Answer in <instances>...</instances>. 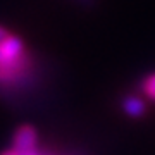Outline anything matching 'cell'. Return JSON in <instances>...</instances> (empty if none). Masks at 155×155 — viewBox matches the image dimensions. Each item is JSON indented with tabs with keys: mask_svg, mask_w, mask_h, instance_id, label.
<instances>
[{
	"mask_svg": "<svg viewBox=\"0 0 155 155\" xmlns=\"http://www.w3.org/2000/svg\"><path fill=\"white\" fill-rule=\"evenodd\" d=\"M36 143H38V133H36V129L33 126L24 124L14 134L12 150L17 155H26L29 152H35L36 150Z\"/></svg>",
	"mask_w": 155,
	"mask_h": 155,
	"instance_id": "1",
	"label": "cell"
},
{
	"mask_svg": "<svg viewBox=\"0 0 155 155\" xmlns=\"http://www.w3.org/2000/svg\"><path fill=\"white\" fill-rule=\"evenodd\" d=\"M24 54H26V48L21 38L7 35L4 40H0V64H11Z\"/></svg>",
	"mask_w": 155,
	"mask_h": 155,
	"instance_id": "2",
	"label": "cell"
},
{
	"mask_svg": "<svg viewBox=\"0 0 155 155\" xmlns=\"http://www.w3.org/2000/svg\"><path fill=\"white\" fill-rule=\"evenodd\" d=\"M122 109L127 116L131 117H140L145 112V104L143 100L138 98V97H126L124 102H122Z\"/></svg>",
	"mask_w": 155,
	"mask_h": 155,
	"instance_id": "3",
	"label": "cell"
},
{
	"mask_svg": "<svg viewBox=\"0 0 155 155\" xmlns=\"http://www.w3.org/2000/svg\"><path fill=\"white\" fill-rule=\"evenodd\" d=\"M141 90H143V93L148 97V98L155 100V72L153 74H148V76L143 79V83H141Z\"/></svg>",
	"mask_w": 155,
	"mask_h": 155,
	"instance_id": "4",
	"label": "cell"
},
{
	"mask_svg": "<svg viewBox=\"0 0 155 155\" xmlns=\"http://www.w3.org/2000/svg\"><path fill=\"white\" fill-rule=\"evenodd\" d=\"M81 5H93L95 4V0H78Z\"/></svg>",
	"mask_w": 155,
	"mask_h": 155,
	"instance_id": "5",
	"label": "cell"
},
{
	"mask_svg": "<svg viewBox=\"0 0 155 155\" xmlns=\"http://www.w3.org/2000/svg\"><path fill=\"white\" fill-rule=\"evenodd\" d=\"M7 35H9V33H7V29H5V28H2V26H0V40H4V38H5V36H7Z\"/></svg>",
	"mask_w": 155,
	"mask_h": 155,
	"instance_id": "6",
	"label": "cell"
},
{
	"mask_svg": "<svg viewBox=\"0 0 155 155\" xmlns=\"http://www.w3.org/2000/svg\"><path fill=\"white\" fill-rule=\"evenodd\" d=\"M2 155H17V153H16V152H14V150L11 148V150H7V152H4Z\"/></svg>",
	"mask_w": 155,
	"mask_h": 155,
	"instance_id": "7",
	"label": "cell"
},
{
	"mask_svg": "<svg viewBox=\"0 0 155 155\" xmlns=\"http://www.w3.org/2000/svg\"><path fill=\"white\" fill-rule=\"evenodd\" d=\"M26 155H41V152H40V150L36 148L35 152H29V153H26Z\"/></svg>",
	"mask_w": 155,
	"mask_h": 155,
	"instance_id": "8",
	"label": "cell"
},
{
	"mask_svg": "<svg viewBox=\"0 0 155 155\" xmlns=\"http://www.w3.org/2000/svg\"><path fill=\"white\" fill-rule=\"evenodd\" d=\"M41 155H54V153H48V152H41Z\"/></svg>",
	"mask_w": 155,
	"mask_h": 155,
	"instance_id": "9",
	"label": "cell"
},
{
	"mask_svg": "<svg viewBox=\"0 0 155 155\" xmlns=\"http://www.w3.org/2000/svg\"><path fill=\"white\" fill-rule=\"evenodd\" d=\"M66 155H81V153H66Z\"/></svg>",
	"mask_w": 155,
	"mask_h": 155,
	"instance_id": "10",
	"label": "cell"
}]
</instances>
